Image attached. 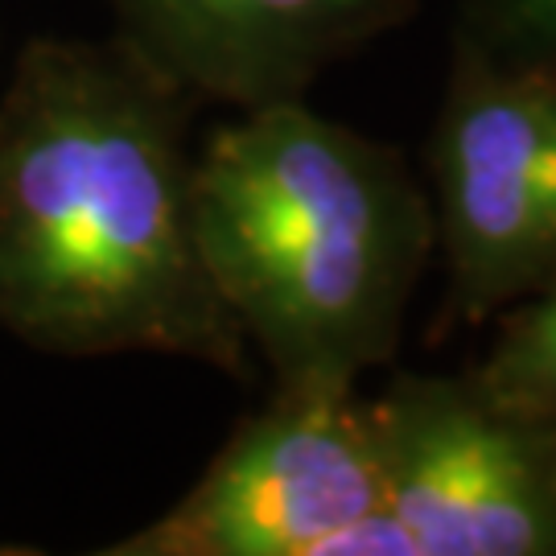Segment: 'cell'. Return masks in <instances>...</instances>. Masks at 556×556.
Segmentation results:
<instances>
[{
  "instance_id": "6da1fadb",
  "label": "cell",
  "mask_w": 556,
  "mask_h": 556,
  "mask_svg": "<svg viewBox=\"0 0 556 556\" xmlns=\"http://www.w3.org/2000/svg\"><path fill=\"white\" fill-rule=\"evenodd\" d=\"M194 108L116 34L21 46L0 91V334L248 376L199 243Z\"/></svg>"
},
{
  "instance_id": "7a4b0ae2",
  "label": "cell",
  "mask_w": 556,
  "mask_h": 556,
  "mask_svg": "<svg viewBox=\"0 0 556 556\" xmlns=\"http://www.w3.org/2000/svg\"><path fill=\"white\" fill-rule=\"evenodd\" d=\"M206 273L273 383L358 388L388 367L438 223L396 144L305 100L248 108L194 153Z\"/></svg>"
},
{
  "instance_id": "3957f363",
  "label": "cell",
  "mask_w": 556,
  "mask_h": 556,
  "mask_svg": "<svg viewBox=\"0 0 556 556\" xmlns=\"http://www.w3.org/2000/svg\"><path fill=\"white\" fill-rule=\"evenodd\" d=\"M100 556H408L358 388L273 383L194 486Z\"/></svg>"
},
{
  "instance_id": "277c9868",
  "label": "cell",
  "mask_w": 556,
  "mask_h": 556,
  "mask_svg": "<svg viewBox=\"0 0 556 556\" xmlns=\"http://www.w3.org/2000/svg\"><path fill=\"white\" fill-rule=\"evenodd\" d=\"M445 326H478L556 277V79L454 41L429 132Z\"/></svg>"
},
{
  "instance_id": "5b68a950",
  "label": "cell",
  "mask_w": 556,
  "mask_h": 556,
  "mask_svg": "<svg viewBox=\"0 0 556 556\" xmlns=\"http://www.w3.org/2000/svg\"><path fill=\"white\" fill-rule=\"evenodd\" d=\"M367 400L383 511L408 556H556V420L475 371H396Z\"/></svg>"
},
{
  "instance_id": "8992f818",
  "label": "cell",
  "mask_w": 556,
  "mask_h": 556,
  "mask_svg": "<svg viewBox=\"0 0 556 556\" xmlns=\"http://www.w3.org/2000/svg\"><path fill=\"white\" fill-rule=\"evenodd\" d=\"M116 38L199 103L305 100L334 62L413 21L417 0H103Z\"/></svg>"
},
{
  "instance_id": "52a82bcc",
  "label": "cell",
  "mask_w": 556,
  "mask_h": 556,
  "mask_svg": "<svg viewBox=\"0 0 556 556\" xmlns=\"http://www.w3.org/2000/svg\"><path fill=\"white\" fill-rule=\"evenodd\" d=\"M498 400L556 420V277L495 318V342L470 367Z\"/></svg>"
},
{
  "instance_id": "ba28073f",
  "label": "cell",
  "mask_w": 556,
  "mask_h": 556,
  "mask_svg": "<svg viewBox=\"0 0 556 556\" xmlns=\"http://www.w3.org/2000/svg\"><path fill=\"white\" fill-rule=\"evenodd\" d=\"M454 41L556 79V0H457Z\"/></svg>"
}]
</instances>
